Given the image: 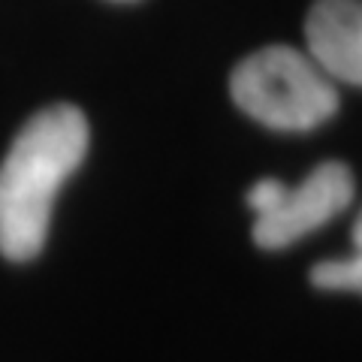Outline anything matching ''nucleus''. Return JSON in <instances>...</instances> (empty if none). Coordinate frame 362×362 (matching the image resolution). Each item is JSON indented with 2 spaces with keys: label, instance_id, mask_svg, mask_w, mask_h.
Segmentation results:
<instances>
[{
  "label": "nucleus",
  "instance_id": "4",
  "mask_svg": "<svg viewBox=\"0 0 362 362\" xmlns=\"http://www.w3.org/2000/svg\"><path fill=\"white\" fill-rule=\"evenodd\" d=\"M308 58L329 78L362 82V6L359 0H317L305 18Z\"/></svg>",
  "mask_w": 362,
  "mask_h": 362
},
{
  "label": "nucleus",
  "instance_id": "5",
  "mask_svg": "<svg viewBox=\"0 0 362 362\" xmlns=\"http://www.w3.org/2000/svg\"><path fill=\"white\" fill-rule=\"evenodd\" d=\"M311 284L320 290H354L362 287V257L354 251V257L326 259L311 269Z\"/></svg>",
  "mask_w": 362,
  "mask_h": 362
},
{
  "label": "nucleus",
  "instance_id": "1",
  "mask_svg": "<svg viewBox=\"0 0 362 362\" xmlns=\"http://www.w3.org/2000/svg\"><path fill=\"white\" fill-rule=\"evenodd\" d=\"M88 118L76 106H49L18 130L0 163V254L37 257L52 223L54 197L88 154Z\"/></svg>",
  "mask_w": 362,
  "mask_h": 362
},
{
  "label": "nucleus",
  "instance_id": "3",
  "mask_svg": "<svg viewBox=\"0 0 362 362\" xmlns=\"http://www.w3.org/2000/svg\"><path fill=\"white\" fill-rule=\"evenodd\" d=\"M354 199V175L338 160L311 169L296 187L278 178H263L247 190V206L254 209V242L266 251H278L302 235L329 223Z\"/></svg>",
  "mask_w": 362,
  "mask_h": 362
},
{
  "label": "nucleus",
  "instance_id": "2",
  "mask_svg": "<svg viewBox=\"0 0 362 362\" xmlns=\"http://www.w3.org/2000/svg\"><path fill=\"white\" fill-rule=\"evenodd\" d=\"M230 94L263 127L302 133L329 121L338 109L335 82L293 45H266L233 70Z\"/></svg>",
  "mask_w": 362,
  "mask_h": 362
},
{
  "label": "nucleus",
  "instance_id": "6",
  "mask_svg": "<svg viewBox=\"0 0 362 362\" xmlns=\"http://www.w3.org/2000/svg\"><path fill=\"white\" fill-rule=\"evenodd\" d=\"M121 4H127V0H121Z\"/></svg>",
  "mask_w": 362,
  "mask_h": 362
}]
</instances>
